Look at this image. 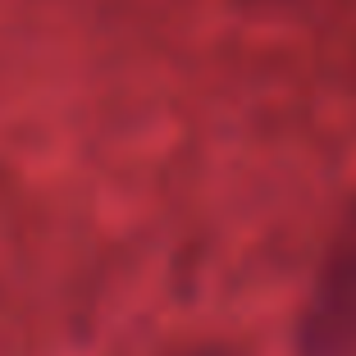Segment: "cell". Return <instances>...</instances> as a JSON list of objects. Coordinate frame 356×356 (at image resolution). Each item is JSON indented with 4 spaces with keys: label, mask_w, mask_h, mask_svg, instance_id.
<instances>
[{
    "label": "cell",
    "mask_w": 356,
    "mask_h": 356,
    "mask_svg": "<svg viewBox=\"0 0 356 356\" xmlns=\"http://www.w3.org/2000/svg\"><path fill=\"white\" fill-rule=\"evenodd\" d=\"M169 356H238V352L224 347V343H192V347H178V352H169Z\"/></svg>",
    "instance_id": "2"
},
{
    "label": "cell",
    "mask_w": 356,
    "mask_h": 356,
    "mask_svg": "<svg viewBox=\"0 0 356 356\" xmlns=\"http://www.w3.org/2000/svg\"><path fill=\"white\" fill-rule=\"evenodd\" d=\"M297 356H356V206L343 215L297 320Z\"/></svg>",
    "instance_id": "1"
}]
</instances>
